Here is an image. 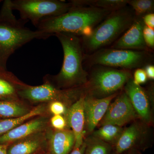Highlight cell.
I'll use <instances>...</instances> for the list:
<instances>
[{
    "label": "cell",
    "instance_id": "obj_1",
    "mask_svg": "<svg viewBox=\"0 0 154 154\" xmlns=\"http://www.w3.org/2000/svg\"><path fill=\"white\" fill-rule=\"evenodd\" d=\"M111 12L93 7L73 5L66 13L45 19L36 27L38 31L52 36L56 33H68L88 37Z\"/></svg>",
    "mask_w": 154,
    "mask_h": 154
},
{
    "label": "cell",
    "instance_id": "obj_2",
    "mask_svg": "<svg viewBox=\"0 0 154 154\" xmlns=\"http://www.w3.org/2000/svg\"><path fill=\"white\" fill-rule=\"evenodd\" d=\"M54 36L60 42L63 49V63L58 74H48L45 77L59 89H72L85 85L89 74L83 67L84 52L80 36L68 33H56Z\"/></svg>",
    "mask_w": 154,
    "mask_h": 154
},
{
    "label": "cell",
    "instance_id": "obj_3",
    "mask_svg": "<svg viewBox=\"0 0 154 154\" xmlns=\"http://www.w3.org/2000/svg\"><path fill=\"white\" fill-rule=\"evenodd\" d=\"M13 11L11 0L5 1L0 12V69H7L9 57L19 48L33 39L52 36L25 27L27 22L18 20Z\"/></svg>",
    "mask_w": 154,
    "mask_h": 154
},
{
    "label": "cell",
    "instance_id": "obj_4",
    "mask_svg": "<svg viewBox=\"0 0 154 154\" xmlns=\"http://www.w3.org/2000/svg\"><path fill=\"white\" fill-rule=\"evenodd\" d=\"M126 7L112 11L94 28L91 35L82 39L83 51L89 54L116 41L132 25L136 17Z\"/></svg>",
    "mask_w": 154,
    "mask_h": 154
},
{
    "label": "cell",
    "instance_id": "obj_5",
    "mask_svg": "<svg viewBox=\"0 0 154 154\" xmlns=\"http://www.w3.org/2000/svg\"><path fill=\"white\" fill-rule=\"evenodd\" d=\"M94 66L84 86L85 94L90 97L102 99L118 93L132 78L131 72L128 70Z\"/></svg>",
    "mask_w": 154,
    "mask_h": 154
},
{
    "label": "cell",
    "instance_id": "obj_6",
    "mask_svg": "<svg viewBox=\"0 0 154 154\" xmlns=\"http://www.w3.org/2000/svg\"><path fill=\"white\" fill-rule=\"evenodd\" d=\"M152 56L149 51L115 48H102L90 54L84 55V60L91 66H102L129 70L145 66Z\"/></svg>",
    "mask_w": 154,
    "mask_h": 154
},
{
    "label": "cell",
    "instance_id": "obj_7",
    "mask_svg": "<svg viewBox=\"0 0 154 154\" xmlns=\"http://www.w3.org/2000/svg\"><path fill=\"white\" fill-rule=\"evenodd\" d=\"M84 94L83 86L72 89H59L44 77L43 84L36 86L26 84L19 91V95L20 99L30 105L48 104L59 101L69 107Z\"/></svg>",
    "mask_w": 154,
    "mask_h": 154
},
{
    "label": "cell",
    "instance_id": "obj_8",
    "mask_svg": "<svg viewBox=\"0 0 154 154\" xmlns=\"http://www.w3.org/2000/svg\"><path fill=\"white\" fill-rule=\"evenodd\" d=\"M11 5L13 11H19L21 20L30 21L35 27L42 20L62 15L73 7L70 1L58 0H13Z\"/></svg>",
    "mask_w": 154,
    "mask_h": 154
},
{
    "label": "cell",
    "instance_id": "obj_9",
    "mask_svg": "<svg viewBox=\"0 0 154 154\" xmlns=\"http://www.w3.org/2000/svg\"><path fill=\"white\" fill-rule=\"evenodd\" d=\"M137 116L129 98L123 92L110 103L99 123L102 126L111 124L122 127L133 121Z\"/></svg>",
    "mask_w": 154,
    "mask_h": 154
},
{
    "label": "cell",
    "instance_id": "obj_10",
    "mask_svg": "<svg viewBox=\"0 0 154 154\" xmlns=\"http://www.w3.org/2000/svg\"><path fill=\"white\" fill-rule=\"evenodd\" d=\"M51 114L38 116L11 130L0 136V144L9 145L15 142L37 133L44 131L50 125Z\"/></svg>",
    "mask_w": 154,
    "mask_h": 154
},
{
    "label": "cell",
    "instance_id": "obj_11",
    "mask_svg": "<svg viewBox=\"0 0 154 154\" xmlns=\"http://www.w3.org/2000/svg\"><path fill=\"white\" fill-rule=\"evenodd\" d=\"M124 92L129 98L138 116L145 124L152 121L150 102L148 94L140 85H136L132 78L124 86Z\"/></svg>",
    "mask_w": 154,
    "mask_h": 154
},
{
    "label": "cell",
    "instance_id": "obj_12",
    "mask_svg": "<svg viewBox=\"0 0 154 154\" xmlns=\"http://www.w3.org/2000/svg\"><path fill=\"white\" fill-rule=\"evenodd\" d=\"M144 25L143 17L136 16L131 26L115 42L111 48L149 51L143 38Z\"/></svg>",
    "mask_w": 154,
    "mask_h": 154
},
{
    "label": "cell",
    "instance_id": "obj_13",
    "mask_svg": "<svg viewBox=\"0 0 154 154\" xmlns=\"http://www.w3.org/2000/svg\"><path fill=\"white\" fill-rule=\"evenodd\" d=\"M138 122H134L123 129L122 133L113 146V152L122 154L131 150H144V139L146 134V128Z\"/></svg>",
    "mask_w": 154,
    "mask_h": 154
},
{
    "label": "cell",
    "instance_id": "obj_14",
    "mask_svg": "<svg viewBox=\"0 0 154 154\" xmlns=\"http://www.w3.org/2000/svg\"><path fill=\"white\" fill-rule=\"evenodd\" d=\"M118 93L102 99H96L85 94V129L88 134L92 133L103 118L111 101Z\"/></svg>",
    "mask_w": 154,
    "mask_h": 154
},
{
    "label": "cell",
    "instance_id": "obj_15",
    "mask_svg": "<svg viewBox=\"0 0 154 154\" xmlns=\"http://www.w3.org/2000/svg\"><path fill=\"white\" fill-rule=\"evenodd\" d=\"M85 99L84 94L68 107L66 113L64 115L68 127L71 128L74 134L75 144L73 148H79L84 141L85 125Z\"/></svg>",
    "mask_w": 154,
    "mask_h": 154
},
{
    "label": "cell",
    "instance_id": "obj_16",
    "mask_svg": "<svg viewBox=\"0 0 154 154\" xmlns=\"http://www.w3.org/2000/svg\"><path fill=\"white\" fill-rule=\"evenodd\" d=\"M47 129L9 145L7 154L45 153L47 149Z\"/></svg>",
    "mask_w": 154,
    "mask_h": 154
},
{
    "label": "cell",
    "instance_id": "obj_17",
    "mask_svg": "<svg viewBox=\"0 0 154 154\" xmlns=\"http://www.w3.org/2000/svg\"><path fill=\"white\" fill-rule=\"evenodd\" d=\"M47 132L48 154H69L74 147L75 138L72 130H57L50 126Z\"/></svg>",
    "mask_w": 154,
    "mask_h": 154
},
{
    "label": "cell",
    "instance_id": "obj_18",
    "mask_svg": "<svg viewBox=\"0 0 154 154\" xmlns=\"http://www.w3.org/2000/svg\"><path fill=\"white\" fill-rule=\"evenodd\" d=\"M26 84L8 70L0 69V100H22L19 92Z\"/></svg>",
    "mask_w": 154,
    "mask_h": 154
},
{
    "label": "cell",
    "instance_id": "obj_19",
    "mask_svg": "<svg viewBox=\"0 0 154 154\" xmlns=\"http://www.w3.org/2000/svg\"><path fill=\"white\" fill-rule=\"evenodd\" d=\"M48 114H51L48 111V104H42L34 106L30 112L22 116L2 119H0V136L31 118Z\"/></svg>",
    "mask_w": 154,
    "mask_h": 154
},
{
    "label": "cell",
    "instance_id": "obj_20",
    "mask_svg": "<svg viewBox=\"0 0 154 154\" xmlns=\"http://www.w3.org/2000/svg\"><path fill=\"white\" fill-rule=\"evenodd\" d=\"M34 107L22 100H0V117L7 119L22 116L30 112Z\"/></svg>",
    "mask_w": 154,
    "mask_h": 154
},
{
    "label": "cell",
    "instance_id": "obj_21",
    "mask_svg": "<svg viewBox=\"0 0 154 154\" xmlns=\"http://www.w3.org/2000/svg\"><path fill=\"white\" fill-rule=\"evenodd\" d=\"M73 5L90 7L114 11L126 7L128 0H73Z\"/></svg>",
    "mask_w": 154,
    "mask_h": 154
},
{
    "label": "cell",
    "instance_id": "obj_22",
    "mask_svg": "<svg viewBox=\"0 0 154 154\" xmlns=\"http://www.w3.org/2000/svg\"><path fill=\"white\" fill-rule=\"evenodd\" d=\"M123 129L122 127L106 124L93 131L92 135L110 144L113 147L121 136Z\"/></svg>",
    "mask_w": 154,
    "mask_h": 154
},
{
    "label": "cell",
    "instance_id": "obj_23",
    "mask_svg": "<svg viewBox=\"0 0 154 154\" xmlns=\"http://www.w3.org/2000/svg\"><path fill=\"white\" fill-rule=\"evenodd\" d=\"M84 141L86 145L85 154H111L113 152L111 145L93 136Z\"/></svg>",
    "mask_w": 154,
    "mask_h": 154
},
{
    "label": "cell",
    "instance_id": "obj_24",
    "mask_svg": "<svg viewBox=\"0 0 154 154\" xmlns=\"http://www.w3.org/2000/svg\"><path fill=\"white\" fill-rule=\"evenodd\" d=\"M127 4L131 6L136 16L143 17L153 13V0H128Z\"/></svg>",
    "mask_w": 154,
    "mask_h": 154
},
{
    "label": "cell",
    "instance_id": "obj_25",
    "mask_svg": "<svg viewBox=\"0 0 154 154\" xmlns=\"http://www.w3.org/2000/svg\"><path fill=\"white\" fill-rule=\"evenodd\" d=\"M68 107L64 103L59 101H53L48 104L49 113L53 115H65Z\"/></svg>",
    "mask_w": 154,
    "mask_h": 154
},
{
    "label": "cell",
    "instance_id": "obj_26",
    "mask_svg": "<svg viewBox=\"0 0 154 154\" xmlns=\"http://www.w3.org/2000/svg\"><path fill=\"white\" fill-rule=\"evenodd\" d=\"M50 125L54 129L63 130L69 129L65 117L63 115H53L50 119Z\"/></svg>",
    "mask_w": 154,
    "mask_h": 154
},
{
    "label": "cell",
    "instance_id": "obj_27",
    "mask_svg": "<svg viewBox=\"0 0 154 154\" xmlns=\"http://www.w3.org/2000/svg\"><path fill=\"white\" fill-rule=\"evenodd\" d=\"M143 36L146 44L149 49H154V30L145 25L143 29Z\"/></svg>",
    "mask_w": 154,
    "mask_h": 154
},
{
    "label": "cell",
    "instance_id": "obj_28",
    "mask_svg": "<svg viewBox=\"0 0 154 154\" xmlns=\"http://www.w3.org/2000/svg\"><path fill=\"white\" fill-rule=\"evenodd\" d=\"M147 76L143 69L137 68L134 72V82L136 85H140L144 84L147 80Z\"/></svg>",
    "mask_w": 154,
    "mask_h": 154
},
{
    "label": "cell",
    "instance_id": "obj_29",
    "mask_svg": "<svg viewBox=\"0 0 154 154\" xmlns=\"http://www.w3.org/2000/svg\"><path fill=\"white\" fill-rule=\"evenodd\" d=\"M143 19L145 25L149 28L153 29L154 28V14L150 13L146 14L143 17Z\"/></svg>",
    "mask_w": 154,
    "mask_h": 154
},
{
    "label": "cell",
    "instance_id": "obj_30",
    "mask_svg": "<svg viewBox=\"0 0 154 154\" xmlns=\"http://www.w3.org/2000/svg\"><path fill=\"white\" fill-rule=\"evenodd\" d=\"M145 71L147 75V78L150 79L154 80V66L153 65L148 64L145 66L144 68Z\"/></svg>",
    "mask_w": 154,
    "mask_h": 154
},
{
    "label": "cell",
    "instance_id": "obj_31",
    "mask_svg": "<svg viewBox=\"0 0 154 154\" xmlns=\"http://www.w3.org/2000/svg\"><path fill=\"white\" fill-rule=\"evenodd\" d=\"M86 143L85 141L83 144L78 148H73L69 154H85L86 149Z\"/></svg>",
    "mask_w": 154,
    "mask_h": 154
},
{
    "label": "cell",
    "instance_id": "obj_32",
    "mask_svg": "<svg viewBox=\"0 0 154 154\" xmlns=\"http://www.w3.org/2000/svg\"><path fill=\"white\" fill-rule=\"evenodd\" d=\"M8 145L0 144V154H7Z\"/></svg>",
    "mask_w": 154,
    "mask_h": 154
},
{
    "label": "cell",
    "instance_id": "obj_33",
    "mask_svg": "<svg viewBox=\"0 0 154 154\" xmlns=\"http://www.w3.org/2000/svg\"><path fill=\"white\" fill-rule=\"evenodd\" d=\"M138 151H139L137 150H131L129 151L125 152L122 154H138Z\"/></svg>",
    "mask_w": 154,
    "mask_h": 154
},
{
    "label": "cell",
    "instance_id": "obj_34",
    "mask_svg": "<svg viewBox=\"0 0 154 154\" xmlns=\"http://www.w3.org/2000/svg\"><path fill=\"white\" fill-rule=\"evenodd\" d=\"M111 154H117L115 152H112V153Z\"/></svg>",
    "mask_w": 154,
    "mask_h": 154
},
{
    "label": "cell",
    "instance_id": "obj_35",
    "mask_svg": "<svg viewBox=\"0 0 154 154\" xmlns=\"http://www.w3.org/2000/svg\"><path fill=\"white\" fill-rule=\"evenodd\" d=\"M138 154H142L139 151H138Z\"/></svg>",
    "mask_w": 154,
    "mask_h": 154
},
{
    "label": "cell",
    "instance_id": "obj_36",
    "mask_svg": "<svg viewBox=\"0 0 154 154\" xmlns=\"http://www.w3.org/2000/svg\"><path fill=\"white\" fill-rule=\"evenodd\" d=\"M42 154H48L47 153V152H46V153H45Z\"/></svg>",
    "mask_w": 154,
    "mask_h": 154
},
{
    "label": "cell",
    "instance_id": "obj_37",
    "mask_svg": "<svg viewBox=\"0 0 154 154\" xmlns=\"http://www.w3.org/2000/svg\"><path fill=\"white\" fill-rule=\"evenodd\" d=\"M2 119L1 118V117H0V119Z\"/></svg>",
    "mask_w": 154,
    "mask_h": 154
},
{
    "label": "cell",
    "instance_id": "obj_38",
    "mask_svg": "<svg viewBox=\"0 0 154 154\" xmlns=\"http://www.w3.org/2000/svg\"><path fill=\"white\" fill-rule=\"evenodd\" d=\"M2 2V1H0V2Z\"/></svg>",
    "mask_w": 154,
    "mask_h": 154
}]
</instances>
